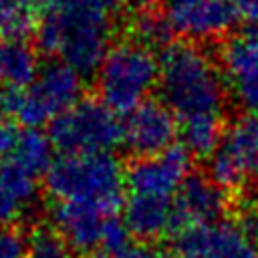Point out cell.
<instances>
[{"label":"cell","instance_id":"30","mask_svg":"<svg viewBox=\"0 0 258 258\" xmlns=\"http://www.w3.org/2000/svg\"><path fill=\"white\" fill-rule=\"evenodd\" d=\"M2 83H4V81H2V75H0V85H2Z\"/></svg>","mask_w":258,"mask_h":258},{"label":"cell","instance_id":"21","mask_svg":"<svg viewBox=\"0 0 258 258\" xmlns=\"http://www.w3.org/2000/svg\"><path fill=\"white\" fill-rule=\"evenodd\" d=\"M171 32L173 30H171L165 14H157L153 8L135 12V16L131 20L133 40L147 46V48H153V46H163L165 48Z\"/></svg>","mask_w":258,"mask_h":258},{"label":"cell","instance_id":"19","mask_svg":"<svg viewBox=\"0 0 258 258\" xmlns=\"http://www.w3.org/2000/svg\"><path fill=\"white\" fill-rule=\"evenodd\" d=\"M222 117L206 115V117H191L181 121L179 137L181 145L189 155L210 157L222 139Z\"/></svg>","mask_w":258,"mask_h":258},{"label":"cell","instance_id":"13","mask_svg":"<svg viewBox=\"0 0 258 258\" xmlns=\"http://www.w3.org/2000/svg\"><path fill=\"white\" fill-rule=\"evenodd\" d=\"M165 18L173 32L198 40L224 36L238 20L228 0H200L191 4L169 6Z\"/></svg>","mask_w":258,"mask_h":258},{"label":"cell","instance_id":"17","mask_svg":"<svg viewBox=\"0 0 258 258\" xmlns=\"http://www.w3.org/2000/svg\"><path fill=\"white\" fill-rule=\"evenodd\" d=\"M38 56L24 40L0 42V75L8 89H24L38 75Z\"/></svg>","mask_w":258,"mask_h":258},{"label":"cell","instance_id":"6","mask_svg":"<svg viewBox=\"0 0 258 258\" xmlns=\"http://www.w3.org/2000/svg\"><path fill=\"white\" fill-rule=\"evenodd\" d=\"M48 137L64 153L111 151L123 143V121L101 99H81L50 123Z\"/></svg>","mask_w":258,"mask_h":258},{"label":"cell","instance_id":"28","mask_svg":"<svg viewBox=\"0 0 258 258\" xmlns=\"http://www.w3.org/2000/svg\"><path fill=\"white\" fill-rule=\"evenodd\" d=\"M248 32H250L252 36H256V38H258V26H250V28H248Z\"/></svg>","mask_w":258,"mask_h":258},{"label":"cell","instance_id":"8","mask_svg":"<svg viewBox=\"0 0 258 258\" xmlns=\"http://www.w3.org/2000/svg\"><path fill=\"white\" fill-rule=\"evenodd\" d=\"M189 157L183 145H171L161 153L137 157L125 171V185L131 194L173 198L189 175Z\"/></svg>","mask_w":258,"mask_h":258},{"label":"cell","instance_id":"4","mask_svg":"<svg viewBox=\"0 0 258 258\" xmlns=\"http://www.w3.org/2000/svg\"><path fill=\"white\" fill-rule=\"evenodd\" d=\"M83 97V75L73 67L54 60L42 67L36 79L24 89H4L0 111L16 123L38 129L75 107Z\"/></svg>","mask_w":258,"mask_h":258},{"label":"cell","instance_id":"3","mask_svg":"<svg viewBox=\"0 0 258 258\" xmlns=\"http://www.w3.org/2000/svg\"><path fill=\"white\" fill-rule=\"evenodd\" d=\"M44 177L54 202H97L115 210L125 185V169L111 151L62 153Z\"/></svg>","mask_w":258,"mask_h":258},{"label":"cell","instance_id":"31","mask_svg":"<svg viewBox=\"0 0 258 258\" xmlns=\"http://www.w3.org/2000/svg\"><path fill=\"white\" fill-rule=\"evenodd\" d=\"M256 258H258V256H256Z\"/></svg>","mask_w":258,"mask_h":258},{"label":"cell","instance_id":"23","mask_svg":"<svg viewBox=\"0 0 258 258\" xmlns=\"http://www.w3.org/2000/svg\"><path fill=\"white\" fill-rule=\"evenodd\" d=\"M20 133H22V129L18 127V123L10 115L0 111V159H6L12 155Z\"/></svg>","mask_w":258,"mask_h":258},{"label":"cell","instance_id":"7","mask_svg":"<svg viewBox=\"0 0 258 258\" xmlns=\"http://www.w3.org/2000/svg\"><path fill=\"white\" fill-rule=\"evenodd\" d=\"M210 177L226 191L258 183V113L234 119L210 155Z\"/></svg>","mask_w":258,"mask_h":258},{"label":"cell","instance_id":"29","mask_svg":"<svg viewBox=\"0 0 258 258\" xmlns=\"http://www.w3.org/2000/svg\"><path fill=\"white\" fill-rule=\"evenodd\" d=\"M91 258H111L109 254H95V256H91Z\"/></svg>","mask_w":258,"mask_h":258},{"label":"cell","instance_id":"22","mask_svg":"<svg viewBox=\"0 0 258 258\" xmlns=\"http://www.w3.org/2000/svg\"><path fill=\"white\" fill-rule=\"evenodd\" d=\"M0 258H28V240L14 228H0Z\"/></svg>","mask_w":258,"mask_h":258},{"label":"cell","instance_id":"25","mask_svg":"<svg viewBox=\"0 0 258 258\" xmlns=\"http://www.w3.org/2000/svg\"><path fill=\"white\" fill-rule=\"evenodd\" d=\"M111 258H157V250H153L145 242H127L119 252H115Z\"/></svg>","mask_w":258,"mask_h":258},{"label":"cell","instance_id":"26","mask_svg":"<svg viewBox=\"0 0 258 258\" xmlns=\"http://www.w3.org/2000/svg\"><path fill=\"white\" fill-rule=\"evenodd\" d=\"M157 258H187V256L179 252L175 246H167L163 250H157Z\"/></svg>","mask_w":258,"mask_h":258},{"label":"cell","instance_id":"18","mask_svg":"<svg viewBox=\"0 0 258 258\" xmlns=\"http://www.w3.org/2000/svg\"><path fill=\"white\" fill-rule=\"evenodd\" d=\"M52 0H0V36L4 40H24L38 28L42 14Z\"/></svg>","mask_w":258,"mask_h":258},{"label":"cell","instance_id":"20","mask_svg":"<svg viewBox=\"0 0 258 258\" xmlns=\"http://www.w3.org/2000/svg\"><path fill=\"white\" fill-rule=\"evenodd\" d=\"M10 159H14L18 165H22L24 169H28L34 175L46 173L50 163L54 161L52 159V141L42 131H38L34 127H26V129H22Z\"/></svg>","mask_w":258,"mask_h":258},{"label":"cell","instance_id":"24","mask_svg":"<svg viewBox=\"0 0 258 258\" xmlns=\"http://www.w3.org/2000/svg\"><path fill=\"white\" fill-rule=\"evenodd\" d=\"M238 16L250 26H258V0H228Z\"/></svg>","mask_w":258,"mask_h":258},{"label":"cell","instance_id":"14","mask_svg":"<svg viewBox=\"0 0 258 258\" xmlns=\"http://www.w3.org/2000/svg\"><path fill=\"white\" fill-rule=\"evenodd\" d=\"M36 175L14 159H0V228H10L24 218L36 202Z\"/></svg>","mask_w":258,"mask_h":258},{"label":"cell","instance_id":"11","mask_svg":"<svg viewBox=\"0 0 258 258\" xmlns=\"http://www.w3.org/2000/svg\"><path fill=\"white\" fill-rule=\"evenodd\" d=\"M222 75L234 101L248 113H258V38L250 32L228 38L220 52Z\"/></svg>","mask_w":258,"mask_h":258},{"label":"cell","instance_id":"5","mask_svg":"<svg viewBox=\"0 0 258 258\" xmlns=\"http://www.w3.org/2000/svg\"><path fill=\"white\" fill-rule=\"evenodd\" d=\"M159 83V58L151 48L131 40L109 48L97 69V89L101 101L115 113H129Z\"/></svg>","mask_w":258,"mask_h":258},{"label":"cell","instance_id":"9","mask_svg":"<svg viewBox=\"0 0 258 258\" xmlns=\"http://www.w3.org/2000/svg\"><path fill=\"white\" fill-rule=\"evenodd\" d=\"M177 121L173 111L159 101H143L123 121V145L137 157L161 153L173 145Z\"/></svg>","mask_w":258,"mask_h":258},{"label":"cell","instance_id":"10","mask_svg":"<svg viewBox=\"0 0 258 258\" xmlns=\"http://www.w3.org/2000/svg\"><path fill=\"white\" fill-rule=\"evenodd\" d=\"M115 208L97 202H56L52 208V226L71 250L91 252L103 246L105 230Z\"/></svg>","mask_w":258,"mask_h":258},{"label":"cell","instance_id":"1","mask_svg":"<svg viewBox=\"0 0 258 258\" xmlns=\"http://www.w3.org/2000/svg\"><path fill=\"white\" fill-rule=\"evenodd\" d=\"M125 0H52L36 28L46 54L81 75L95 73L111 48Z\"/></svg>","mask_w":258,"mask_h":258},{"label":"cell","instance_id":"15","mask_svg":"<svg viewBox=\"0 0 258 258\" xmlns=\"http://www.w3.org/2000/svg\"><path fill=\"white\" fill-rule=\"evenodd\" d=\"M123 222L131 236L153 240L173 230V198L129 194L123 206Z\"/></svg>","mask_w":258,"mask_h":258},{"label":"cell","instance_id":"2","mask_svg":"<svg viewBox=\"0 0 258 258\" xmlns=\"http://www.w3.org/2000/svg\"><path fill=\"white\" fill-rule=\"evenodd\" d=\"M159 89L175 117L218 115L226 103V81L212 56L198 44L171 42L159 56Z\"/></svg>","mask_w":258,"mask_h":258},{"label":"cell","instance_id":"27","mask_svg":"<svg viewBox=\"0 0 258 258\" xmlns=\"http://www.w3.org/2000/svg\"><path fill=\"white\" fill-rule=\"evenodd\" d=\"M167 8L169 6H181V4H191V2H200V0H165Z\"/></svg>","mask_w":258,"mask_h":258},{"label":"cell","instance_id":"12","mask_svg":"<svg viewBox=\"0 0 258 258\" xmlns=\"http://www.w3.org/2000/svg\"><path fill=\"white\" fill-rule=\"evenodd\" d=\"M228 208L226 189L212 177L189 173L173 196V232L187 228H204L220 222Z\"/></svg>","mask_w":258,"mask_h":258},{"label":"cell","instance_id":"16","mask_svg":"<svg viewBox=\"0 0 258 258\" xmlns=\"http://www.w3.org/2000/svg\"><path fill=\"white\" fill-rule=\"evenodd\" d=\"M254 242L238 222H218L206 228L198 258H256Z\"/></svg>","mask_w":258,"mask_h":258}]
</instances>
